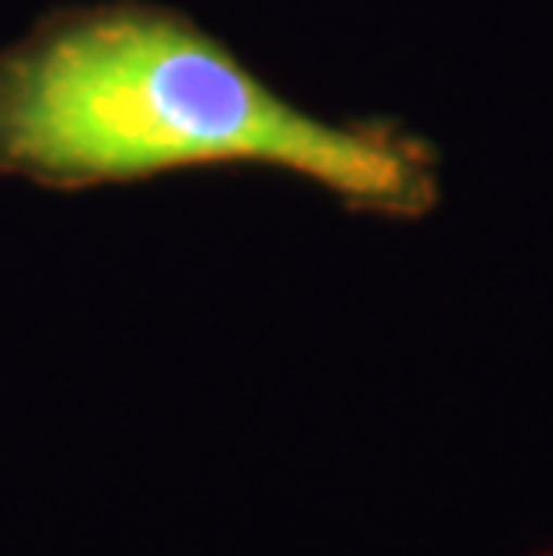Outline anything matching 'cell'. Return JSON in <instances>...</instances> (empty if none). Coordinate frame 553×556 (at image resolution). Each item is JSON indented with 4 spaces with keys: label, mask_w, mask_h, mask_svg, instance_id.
<instances>
[{
    "label": "cell",
    "mask_w": 553,
    "mask_h": 556,
    "mask_svg": "<svg viewBox=\"0 0 553 556\" xmlns=\"http://www.w3.org/2000/svg\"><path fill=\"white\" fill-rule=\"evenodd\" d=\"M205 165L299 176L385 219L439 205L428 140L316 119L176 8H58L0 47V176L84 191Z\"/></svg>",
    "instance_id": "cell-1"
}]
</instances>
